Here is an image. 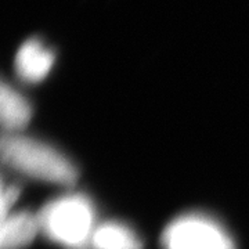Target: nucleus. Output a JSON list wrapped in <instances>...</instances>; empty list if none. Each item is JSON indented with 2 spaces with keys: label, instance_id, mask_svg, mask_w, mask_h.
<instances>
[{
  "label": "nucleus",
  "instance_id": "obj_6",
  "mask_svg": "<svg viewBox=\"0 0 249 249\" xmlns=\"http://www.w3.org/2000/svg\"><path fill=\"white\" fill-rule=\"evenodd\" d=\"M32 118V107L19 91L6 82L0 89V121L6 134H17L27 127Z\"/></svg>",
  "mask_w": 249,
  "mask_h": 249
},
{
  "label": "nucleus",
  "instance_id": "obj_1",
  "mask_svg": "<svg viewBox=\"0 0 249 249\" xmlns=\"http://www.w3.org/2000/svg\"><path fill=\"white\" fill-rule=\"evenodd\" d=\"M1 160L10 169L50 184L71 187L78 168L64 152L49 142L22 134H4L0 144Z\"/></svg>",
  "mask_w": 249,
  "mask_h": 249
},
{
  "label": "nucleus",
  "instance_id": "obj_4",
  "mask_svg": "<svg viewBox=\"0 0 249 249\" xmlns=\"http://www.w3.org/2000/svg\"><path fill=\"white\" fill-rule=\"evenodd\" d=\"M55 55L50 47L39 39H29L18 49L16 54V72L27 83H39L45 79L53 68Z\"/></svg>",
  "mask_w": 249,
  "mask_h": 249
},
{
  "label": "nucleus",
  "instance_id": "obj_2",
  "mask_svg": "<svg viewBox=\"0 0 249 249\" xmlns=\"http://www.w3.org/2000/svg\"><path fill=\"white\" fill-rule=\"evenodd\" d=\"M40 232L64 249H90L97 227L94 202L83 193H67L49 201L37 213Z\"/></svg>",
  "mask_w": 249,
  "mask_h": 249
},
{
  "label": "nucleus",
  "instance_id": "obj_8",
  "mask_svg": "<svg viewBox=\"0 0 249 249\" xmlns=\"http://www.w3.org/2000/svg\"><path fill=\"white\" fill-rule=\"evenodd\" d=\"M19 194H21L19 187L16 186V184H6V183H3V186H1V202H0L1 219L6 217L11 212V208L18 201Z\"/></svg>",
  "mask_w": 249,
  "mask_h": 249
},
{
  "label": "nucleus",
  "instance_id": "obj_5",
  "mask_svg": "<svg viewBox=\"0 0 249 249\" xmlns=\"http://www.w3.org/2000/svg\"><path fill=\"white\" fill-rule=\"evenodd\" d=\"M40 232L37 214L27 211L10 212L1 219L0 249H24Z\"/></svg>",
  "mask_w": 249,
  "mask_h": 249
},
{
  "label": "nucleus",
  "instance_id": "obj_3",
  "mask_svg": "<svg viewBox=\"0 0 249 249\" xmlns=\"http://www.w3.org/2000/svg\"><path fill=\"white\" fill-rule=\"evenodd\" d=\"M162 249H237L235 241L219 220L201 212L180 214L160 235Z\"/></svg>",
  "mask_w": 249,
  "mask_h": 249
},
{
  "label": "nucleus",
  "instance_id": "obj_7",
  "mask_svg": "<svg viewBox=\"0 0 249 249\" xmlns=\"http://www.w3.org/2000/svg\"><path fill=\"white\" fill-rule=\"evenodd\" d=\"M90 249H142L140 235L119 220L98 223L90 241Z\"/></svg>",
  "mask_w": 249,
  "mask_h": 249
}]
</instances>
